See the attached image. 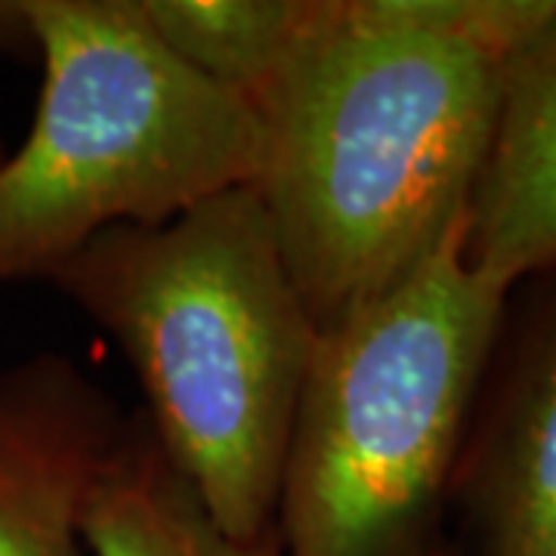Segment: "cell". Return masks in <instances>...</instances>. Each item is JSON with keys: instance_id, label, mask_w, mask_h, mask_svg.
Returning a JSON list of instances; mask_svg holds the SVG:
<instances>
[{"instance_id": "7a4b0ae2", "label": "cell", "mask_w": 556, "mask_h": 556, "mask_svg": "<svg viewBox=\"0 0 556 556\" xmlns=\"http://www.w3.org/2000/svg\"><path fill=\"white\" fill-rule=\"evenodd\" d=\"M50 285L134 368L167 460L236 538L273 532L318 325L254 186L115 226Z\"/></svg>"}, {"instance_id": "30bf717a", "label": "cell", "mask_w": 556, "mask_h": 556, "mask_svg": "<svg viewBox=\"0 0 556 556\" xmlns=\"http://www.w3.org/2000/svg\"><path fill=\"white\" fill-rule=\"evenodd\" d=\"M10 149H7V142H3V130H0V161H3V155H7Z\"/></svg>"}, {"instance_id": "6da1fadb", "label": "cell", "mask_w": 556, "mask_h": 556, "mask_svg": "<svg viewBox=\"0 0 556 556\" xmlns=\"http://www.w3.org/2000/svg\"><path fill=\"white\" fill-rule=\"evenodd\" d=\"M556 0H313L254 93V179L318 331L464 232L504 68Z\"/></svg>"}, {"instance_id": "8992f818", "label": "cell", "mask_w": 556, "mask_h": 556, "mask_svg": "<svg viewBox=\"0 0 556 556\" xmlns=\"http://www.w3.org/2000/svg\"><path fill=\"white\" fill-rule=\"evenodd\" d=\"M127 427L115 396L65 353L0 371V556H90L87 507Z\"/></svg>"}, {"instance_id": "8fae6325", "label": "cell", "mask_w": 556, "mask_h": 556, "mask_svg": "<svg viewBox=\"0 0 556 556\" xmlns=\"http://www.w3.org/2000/svg\"><path fill=\"white\" fill-rule=\"evenodd\" d=\"M442 556H455V554H452V547H445V551H442Z\"/></svg>"}, {"instance_id": "52a82bcc", "label": "cell", "mask_w": 556, "mask_h": 556, "mask_svg": "<svg viewBox=\"0 0 556 556\" xmlns=\"http://www.w3.org/2000/svg\"><path fill=\"white\" fill-rule=\"evenodd\" d=\"M464 260L504 291L556 266V13L504 68Z\"/></svg>"}, {"instance_id": "3957f363", "label": "cell", "mask_w": 556, "mask_h": 556, "mask_svg": "<svg viewBox=\"0 0 556 556\" xmlns=\"http://www.w3.org/2000/svg\"><path fill=\"white\" fill-rule=\"evenodd\" d=\"M464 232L371 306L321 328L288 437L285 556H442L464 433L507 306Z\"/></svg>"}, {"instance_id": "ba28073f", "label": "cell", "mask_w": 556, "mask_h": 556, "mask_svg": "<svg viewBox=\"0 0 556 556\" xmlns=\"http://www.w3.org/2000/svg\"><path fill=\"white\" fill-rule=\"evenodd\" d=\"M84 541L90 556H285L276 529L236 538L207 514L142 412H130L127 439L87 507Z\"/></svg>"}, {"instance_id": "277c9868", "label": "cell", "mask_w": 556, "mask_h": 556, "mask_svg": "<svg viewBox=\"0 0 556 556\" xmlns=\"http://www.w3.org/2000/svg\"><path fill=\"white\" fill-rule=\"evenodd\" d=\"M40 97L0 161V288L50 281L115 226H152L254 186V102L161 40L139 0H28Z\"/></svg>"}, {"instance_id": "9c48e42d", "label": "cell", "mask_w": 556, "mask_h": 556, "mask_svg": "<svg viewBox=\"0 0 556 556\" xmlns=\"http://www.w3.org/2000/svg\"><path fill=\"white\" fill-rule=\"evenodd\" d=\"M161 40L204 78L254 100L306 28L313 0H139Z\"/></svg>"}, {"instance_id": "5b68a950", "label": "cell", "mask_w": 556, "mask_h": 556, "mask_svg": "<svg viewBox=\"0 0 556 556\" xmlns=\"http://www.w3.org/2000/svg\"><path fill=\"white\" fill-rule=\"evenodd\" d=\"M448 526L455 556H556V266L507 294Z\"/></svg>"}]
</instances>
